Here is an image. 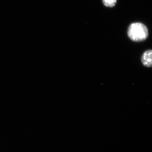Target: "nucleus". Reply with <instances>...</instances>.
I'll return each mask as SVG.
<instances>
[{"mask_svg": "<svg viewBox=\"0 0 152 152\" xmlns=\"http://www.w3.org/2000/svg\"><path fill=\"white\" fill-rule=\"evenodd\" d=\"M127 34L129 37L133 42H142L148 37V30L142 23L136 22L129 26Z\"/></svg>", "mask_w": 152, "mask_h": 152, "instance_id": "nucleus-1", "label": "nucleus"}, {"mask_svg": "<svg viewBox=\"0 0 152 152\" xmlns=\"http://www.w3.org/2000/svg\"><path fill=\"white\" fill-rule=\"evenodd\" d=\"M143 65L146 67H152V50H148L144 52L141 57Z\"/></svg>", "mask_w": 152, "mask_h": 152, "instance_id": "nucleus-2", "label": "nucleus"}, {"mask_svg": "<svg viewBox=\"0 0 152 152\" xmlns=\"http://www.w3.org/2000/svg\"><path fill=\"white\" fill-rule=\"evenodd\" d=\"M104 5L106 7H113L115 6L117 0H102Z\"/></svg>", "mask_w": 152, "mask_h": 152, "instance_id": "nucleus-3", "label": "nucleus"}]
</instances>
